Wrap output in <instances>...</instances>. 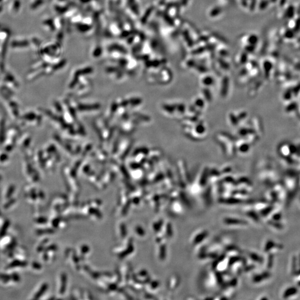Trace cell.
<instances>
[{
	"label": "cell",
	"mask_w": 300,
	"mask_h": 300,
	"mask_svg": "<svg viewBox=\"0 0 300 300\" xmlns=\"http://www.w3.org/2000/svg\"><path fill=\"white\" fill-rule=\"evenodd\" d=\"M66 282V277L64 273H62L61 276V286L60 289V293L63 294L65 291V286Z\"/></svg>",
	"instance_id": "cell-1"
},
{
	"label": "cell",
	"mask_w": 300,
	"mask_h": 300,
	"mask_svg": "<svg viewBox=\"0 0 300 300\" xmlns=\"http://www.w3.org/2000/svg\"><path fill=\"white\" fill-rule=\"evenodd\" d=\"M126 226L124 224L122 223L120 225V232L121 238H123L126 236Z\"/></svg>",
	"instance_id": "cell-2"
},
{
	"label": "cell",
	"mask_w": 300,
	"mask_h": 300,
	"mask_svg": "<svg viewBox=\"0 0 300 300\" xmlns=\"http://www.w3.org/2000/svg\"><path fill=\"white\" fill-rule=\"evenodd\" d=\"M80 250H81V256H82L84 254H86L88 252V251L90 250V248L88 247V246H87L86 245H83L81 246Z\"/></svg>",
	"instance_id": "cell-3"
},
{
	"label": "cell",
	"mask_w": 300,
	"mask_h": 300,
	"mask_svg": "<svg viewBox=\"0 0 300 300\" xmlns=\"http://www.w3.org/2000/svg\"><path fill=\"white\" fill-rule=\"evenodd\" d=\"M137 235H139V236H144L145 234L144 231L143 229L141 226H137L135 229Z\"/></svg>",
	"instance_id": "cell-4"
}]
</instances>
